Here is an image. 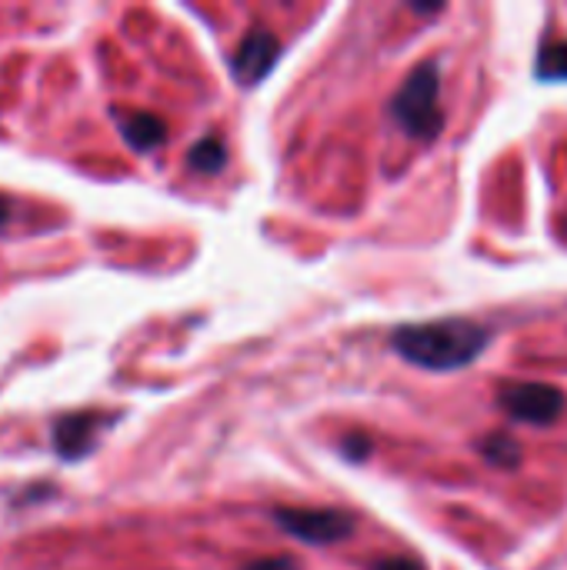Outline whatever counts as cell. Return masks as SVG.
Returning <instances> with one entry per match:
<instances>
[{
    "mask_svg": "<svg viewBox=\"0 0 567 570\" xmlns=\"http://www.w3.org/2000/svg\"><path fill=\"white\" fill-rule=\"evenodd\" d=\"M491 331L468 317H444L431 324H408L391 334V347L428 371H458L468 367L488 347Z\"/></svg>",
    "mask_w": 567,
    "mask_h": 570,
    "instance_id": "cell-1",
    "label": "cell"
},
{
    "mask_svg": "<svg viewBox=\"0 0 567 570\" xmlns=\"http://www.w3.org/2000/svg\"><path fill=\"white\" fill-rule=\"evenodd\" d=\"M391 117L418 140H431L444 127L441 110V70L434 60L418 63L391 100Z\"/></svg>",
    "mask_w": 567,
    "mask_h": 570,
    "instance_id": "cell-2",
    "label": "cell"
},
{
    "mask_svg": "<svg viewBox=\"0 0 567 570\" xmlns=\"http://www.w3.org/2000/svg\"><path fill=\"white\" fill-rule=\"evenodd\" d=\"M274 521L297 541L304 544H338L348 541L354 531V518L334 508L324 511H311V508H281L274 514Z\"/></svg>",
    "mask_w": 567,
    "mask_h": 570,
    "instance_id": "cell-3",
    "label": "cell"
},
{
    "mask_svg": "<svg viewBox=\"0 0 567 570\" xmlns=\"http://www.w3.org/2000/svg\"><path fill=\"white\" fill-rule=\"evenodd\" d=\"M498 407L521 424H551L565 411V394L551 384H508L498 394Z\"/></svg>",
    "mask_w": 567,
    "mask_h": 570,
    "instance_id": "cell-4",
    "label": "cell"
},
{
    "mask_svg": "<svg viewBox=\"0 0 567 570\" xmlns=\"http://www.w3.org/2000/svg\"><path fill=\"white\" fill-rule=\"evenodd\" d=\"M104 424H107V417L97 414V411H74V414H63V417L53 421L50 444H53V451H57L63 461H80V458L94 448V441H97V434H100Z\"/></svg>",
    "mask_w": 567,
    "mask_h": 570,
    "instance_id": "cell-5",
    "label": "cell"
},
{
    "mask_svg": "<svg viewBox=\"0 0 567 570\" xmlns=\"http://www.w3.org/2000/svg\"><path fill=\"white\" fill-rule=\"evenodd\" d=\"M277 53H281L277 37H274L271 30H264V27H254V30L244 37V43L237 47L234 60H231L237 83H244V87L261 83V80H264V73L274 67Z\"/></svg>",
    "mask_w": 567,
    "mask_h": 570,
    "instance_id": "cell-6",
    "label": "cell"
},
{
    "mask_svg": "<svg viewBox=\"0 0 567 570\" xmlns=\"http://www.w3.org/2000/svg\"><path fill=\"white\" fill-rule=\"evenodd\" d=\"M117 127L124 134V140L134 147V150H157L167 137V127L157 114H147V110H127V114H117Z\"/></svg>",
    "mask_w": 567,
    "mask_h": 570,
    "instance_id": "cell-7",
    "label": "cell"
},
{
    "mask_svg": "<svg viewBox=\"0 0 567 570\" xmlns=\"http://www.w3.org/2000/svg\"><path fill=\"white\" fill-rule=\"evenodd\" d=\"M224 160H227V147H224V140H217V137L197 140V144L190 147V154H187V164H190L197 174H217V170L224 167Z\"/></svg>",
    "mask_w": 567,
    "mask_h": 570,
    "instance_id": "cell-8",
    "label": "cell"
},
{
    "mask_svg": "<svg viewBox=\"0 0 567 570\" xmlns=\"http://www.w3.org/2000/svg\"><path fill=\"white\" fill-rule=\"evenodd\" d=\"M478 451L485 454V461L498 464V468H515L521 461L518 454V441L511 434H491L478 444Z\"/></svg>",
    "mask_w": 567,
    "mask_h": 570,
    "instance_id": "cell-9",
    "label": "cell"
},
{
    "mask_svg": "<svg viewBox=\"0 0 567 570\" xmlns=\"http://www.w3.org/2000/svg\"><path fill=\"white\" fill-rule=\"evenodd\" d=\"M535 73L538 80H567V43H545Z\"/></svg>",
    "mask_w": 567,
    "mask_h": 570,
    "instance_id": "cell-10",
    "label": "cell"
},
{
    "mask_svg": "<svg viewBox=\"0 0 567 570\" xmlns=\"http://www.w3.org/2000/svg\"><path fill=\"white\" fill-rule=\"evenodd\" d=\"M341 451H344V458H351V461H364V458L371 454V441H368L364 434H354V438H344V441H341Z\"/></svg>",
    "mask_w": 567,
    "mask_h": 570,
    "instance_id": "cell-11",
    "label": "cell"
},
{
    "mask_svg": "<svg viewBox=\"0 0 567 570\" xmlns=\"http://www.w3.org/2000/svg\"><path fill=\"white\" fill-rule=\"evenodd\" d=\"M244 570H297V564L291 558H264V561H254Z\"/></svg>",
    "mask_w": 567,
    "mask_h": 570,
    "instance_id": "cell-12",
    "label": "cell"
},
{
    "mask_svg": "<svg viewBox=\"0 0 567 570\" xmlns=\"http://www.w3.org/2000/svg\"><path fill=\"white\" fill-rule=\"evenodd\" d=\"M368 570H424L418 561H411V558H388V561H378V564H371Z\"/></svg>",
    "mask_w": 567,
    "mask_h": 570,
    "instance_id": "cell-13",
    "label": "cell"
},
{
    "mask_svg": "<svg viewBox=\"0 0 567 570\" xmlns=\"http://www.w3.org/2000/svg\"><path fill=\"white\" fill-rule=\"evenodd\" d=\"M10 214H13V200L7 194H0V227L10 220Z\"/></svg>",
    "mask_w": 567,
    "mask_h": 570,
    "instance_id": "cell-14",
    "label": "cell"
}]
</instances>
